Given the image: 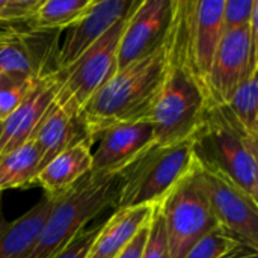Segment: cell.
Segmentation results:
<instances>
[{"mask_svg": "<svg viewBox=\"0 0 258 258\" xmlns=\"http://www.w3.org/2000/svg\"><path fill=\"white\" fill-rule=\"evenodd\" d=\"M168 67L169 48L166 38L151 54L110 76L79 113L91 147L113 125L150 121Z\"/></svg>", "mask_w": 258, "mask_h": 258, "instance_id": "cell-1", "label": "cell"}, {"mask_svg": "<svg viewBox=\"0 0 258 258\" xmlns=\"http://www.w3.org/2000/svg\"><path fill=\"white\" fill-rule=\"evenodd\" d=\"M168 48L169 67L150 115L156 145L192 139L210 107L204 82L187 62L175 15L168 33Z\"/></svg>", "mask_w": 258, "mask_h": 258, "instance_id": "cell-2", "label": "cell"}, {"mask_svg": "<svg viewBox=\"0 0 258 258\" xmlns=\"http://www.w3.org/2000/svg\"><path fill=\"white\" fill-rule=\"evenodd\" d=\"M190 141L197 165L228 180L258 203V138L249 136L224 106L209 107Z\"/></svg>", "mask_w": 258, "mask_h": 258, "instance_id": "cell-3", "label": "cell"}, {"mask_svg": "<svg viewBox=\"0 0 258 258\" xmlns=\"http://www.w3.org/2000/svg\"><path fill=\"white\" fill-rule=\"evenodd\" d=\"M121 192V174L89 172L56 200L30 258H51L77 237L89 221L110 207H116Z\"/></svg>", "mask_w": 258, "mask_h": 258, "instance_id": "cell-4", "label": "cell"}, {"mask_svg": "<svg viewBox=\"0 0 258 258\" xmlns=\"http://www.w3.org/2000/svg\"><path fill=\"white\" fill-rule=\"evenodd\" d=\"M192 141L151 145L121 172V192L115 210L159 206L194 169Z\"/></svg>", "mask_w": 258, "mask_h": 258, "instance_id": "cell-5", "label": "cell"}, {"mask_svg": "<svg viewBox=\"0 0 258 258\" xmlns=\"http://www.w3.org/2000/svg\"><path fill=\"white\" fill-rule=\"evenodd\" d=\"M130 14L116 21L70 67L56 71L59 77V89L54 104L59 109L73 116H79L92 95L116 71L118 45Z\"/></svg>", "mask_w": 258, "mask_h": 258, "instance_id": "cell-6", "label": "cell"}, {"mask_svg": "<svg viewBox=\"0 0 258 258\" xmlns=\"http://www.w3.org/2000/svg\"><path fill=\"white\" fill-rule=\"evenodd\" d=\"M159 210L163 218L171 258H184L197 242L219 227L192 174L174 187L159 204Z\"/></svg>", "mask_w": 258, "mask_h": 258, "instance_id": "cell-7", "label": "cell"}, {"mask_svg": "<svg viewBox=\"0 0 258 258\" xmlns=\"http://www.w3.org/2000/svg\"><path fill=\"white\" fill-rule=\"evenodd\" d=\"M190 174L207 200L218 225L240 243L258 249V203L228 180L197 163Z\"/></svg>", "mask_w": 258, "mask_h": 258, "instance_id": "cell-8", "label": "cell"}, {"mask_svg": "<svg viewBox=\"0 0 258 258\" xmlns=\"http://www.w3.org/2000/svg\"><path fill=\"white\" fill-rule=\"evenodd\" d=\"M254 73H258V39L248 26L225 32L204 77L210 106H224Z\"/></svg>", "mask_w": 258, "mask_h": 258, "instance_id": "cell-9", "label": "cell"}, {"mask_svg": "<svg viewBox=\"0 0 258 258\" xmlns=\"http://www.w3.org/2000/svg\"><path fill=\"white\" fill-rule=\"evenodd\" d=\"M174 9L175 0L138 2L119 39L116 71L151 54L166 41Z\"/></svg>", "mask_w": 258, "mask_h": 258, "instance_id": "cell-10", "label": "cell"}, {"mask_svg": "<svg viewBox=\"0 0 258 258\" xmlns=\"http://www.w3.org/2000/svg\"><path fill=\"white\" fill-rule=\"evenodd\" d=\"M139 0H94L91 6L67 29L57 50V71L77 60L116 21L130 14Z\"/></svg>", "mask_w": 258, "mask_h": 258, "instance_id": "cell-11", "label": "cell"}, {"mask_svg": "<svg viewBox=\"0 0 258 258\" xmlns=\"http://www.w3.org/2000/svg\"><path fill=\"white\" fill-rule=\"evenodd\" d=\"M97 142L91 172L121 174L154 145V132L150 121L125 122L106 130Z\"/></svg>", "mask_w": 258, "mask_h": 258, "instance_id": "cell-12", "label": "cell"}, {"mask_svg": "<svg viewBox=\"0 0 258 258\" xmlns=\"http://www.w3.org/2000/svg\"><path fill=\"white\" fill-rule=\"evenodd\" d=\"M57 89V73L39 77L24 101L3 119L0 135V157L32 141L41 121L54 103Z\"/></svg>", "mask_w": 258, "mask_h": 258, "instance_id": "cell-13", "label": "cell"}, {"mask_svg": "<svg viewBox=\"0 0 258 258\" xmlns=\"http://www.w3.org/2000/svg\"><path fill=\"white\" fill-rule=\"evenodd\" d=\"M91 166L92 147L88 142H80L48 162L35 175L32 186H39L44 195L59 200L91 172Z\"/></svg>", "mask_w": 258, "mask_h": 258, "instance_id": "cell-14", "label": "cell"}, {"mask_svg": "<svg viewBox=\"0 0 258 258\" xmlns=\"http://www.w3.org/2000/svg\"><path fill=\"white\" fill-rule=\"evenodd\" d=\"M157 206H138L115 210L101 228L86 258H115L151 221Z\"/></svg>", "mask_w": 258, "mask_h": 258, "instance_id": "cell-15", "label": "cell"}, {"mask_svg": "<svg viewBox=\"0 0 258 258\" xmlns=\"http://www.w3.org/2000/svg\"><path fill=\"white\" fill-rule=\"evenodd\" d=\"M32 142L35 144L39 154L41 171L62 151L80 142H88V136L79 116H73L63 112L53 103L41 121L35 136L32 138Z\"/></svg>", "mask_w": 258, "mask_h": 258, "instance_id": "cell-16", "label": "cell"}, {"mask_svg": "<svg viewBox=\"0 0 258 258\" xmlns=\"http://www.w3.org/2000/svg\"><path fill=\"white\" fill-rule=\"evenodd\" d=\"M56 200L44 195L29 212L8 222L0 236V258H30Z\"/></svg>", "mask_w": 258, "mask_h": 258, "instance_id": "cell-17", "label": "cell"}, {"mask_svg": "<svg viewBox=\"0 0 258 258\" xmlns=\"http://www.w3.org/2000/svg\"><path fill=\"white\" fill-rule=\"evenodd\" d=\"M39 172V154L30 141L0 157V194L8 189L29 187Z\"/></svg>", "mask_w": 258, "mask_h": 258, "instance_id": "cell-18", "label": "cell"}, {"mask_svg": "<svg viewBox=\"0 0 258 258\" xmlns=\"http://www.w3.org/2000/svg\"><path fill=\"white\" fill-rule=\"evenodd\" d=\"M94 0H44L33 17L27 21L33 30L68 29Z\"/></svg>", "mask_w": 258, "mask_h": 258, "instance_id": "cell-19", "label": "cell"}, {"mask_svg": "<svg viewBox=\"0 0 258 258\" xmlns=\"http://www.w3.org/2000/svg\"><path fill=\"white\" fill-rule=\"evenodd\" d=\"M231 118L252 138H258V80L251 74L224 104Z\"/></svg>", "mask_w": 258, "mask_h": 258, "instance_id": "cell-20", "label": "cell"}, {"mask_svg": "<svg viewBox=\"0 0 258 258\" xmlns=\"http://www.w3.org/2000/svg\"><path fill=\"white\" fill-rule=\"evenodd\" d=\"M240 245L243 243H240L228 231L218 227L204 236L200 242H197L184 258H222Z\"/></svg>", "mask_w": 258, "mask_h": 258, "instance_id": "cell-21", "label": "cell"}, {"mask_svg": "<svg viewBox=\"0 0 258 258\" xmlns=\"http://www.w3.org/2000/svg\"><path fill=\"white\" fill-rule=\"evenodd\" d=\"M39 79V77H38ZM38 79L29 80H14L5 77L3 83L0 85V119L9 116L32 92Z\"/></svg>", "mask_w": 258, "mask_h": 258, "instance_id": "cell-22", "label": "cell"}, {"mask_svg": "<svg viewBox=\"0 0 258 258\" xmlns=\"http://www.w3.org/2000/svg\"><path fill=\"white\" fill-rule=\"evenodd\" d=\"M258 6V0H224L222 30L230 32L249 24L251 15Z\"/></svg>", "mask_w": 258, "mask_h": 258, "instance_id": "cell-23", "label": "cell"}, {"mask_svg": "<svg viewBox=\"0 0 258 258\" xmlns=\"http://www.w3.org/2000/svg\"><path fill=\"white\" fill-rule=\"evenodd\" d=\"M142 258H171L165 224L159 206L156 207L154 215L150 221V231H148Z\"/></svg>", "mask_w": 258, "mask_h": 258, "instance_id": "cell-24", "label": "cell"}, {"mask_svg": "<svg viewBox=\"0 0 258 258\" xmlns=\"http://www.w3.org/2000/svg\"><path fill=\"white\" fill-rule=\"evenodd\" d=\"M42 0H0V23L29 21Z\"/></svg>", "mask_w": 258, "mask_h": 258, "instance_id": "cell-25", "label": "cell"}, {"mask_svg": "<svg viewBox=\"0 0 258 258\" xmlns=\"http://www.w3.org/2000/svg\"><path fill=\"white\" fill-rule=\"evenodd\" d=\"M100 228H101V224L94 228L83 230L77 237H74L63 249H60L51 258H86Z\"/></svg>", "mask_w": 258, "mask_h": 258, "instance_id": "cell-26", "label": "cell"}, {"mask_svg": "<svg viewBox=\"0 0 258 258\" xmlns=\"http://www.w3.org/2000/svg\"><path fill=\"white\" fill-rule=\"evenodd\" d=\"M148 231H150V222L133 237V240L115 258H142L147 237H148Z\"/></svg>", "mask_w": 258, "mask_h": 258, "instance_id": "cell-27", "label": "cell"}, {"mask_svg": "<svg viewBox=\"0 0 258 258\" xmlns=\"http://www.w3.org/2000/svg\"><path fill=\"white\" fill-rule=\"evenodd\" d=\"M222 258H258V249H254L246 245H240Z\"/></svg>", "mask_w": 258, "mask_h": 258, "instance_id": "cell-28", "label": "cell"}, {"mask_svg": "<svg viewBox=\"0 0 258 258\" xmlns=\"http://www.w3.org/2000/svg\"><path fill=\"white\" fill-rule=\"evenodd\" d=\"M6 225H8V222H6L5 215H3V200H2V194H0V236L5 231Z\"/></svg>", "mask_w": 258, "mask_h": 258, "instance_id": "cell-29", "label": "cell"}, {"mask_svg": "<svg viewBox=\"0 0 258 258\" xmlns=\"http://www.w3.org/2000/svg\"><path fill=\"white\" fill-rule=\"evenodd\" d=\"M5 77H6V76H5V74H2V73H0V85H2V83H3V80H5Z\"/></svg>", "mask_w": 258, "mask_h": 258, "instance_id": "cell-30", "label": "cell"}, {"mask_svg": "<svg viewBox=\"0 0 258 258\" xmlns=\"http://www.w3.org/2000/svg\"><path fill=\"white\" fill-rule=\"evenodd\" d=\"M2 127H3V119H0V135H2Z\"/></svg>", "mask_w": 258, "mask_h": 258, "instance_id": "cell-31", "label": "cell"}]
</instances>
